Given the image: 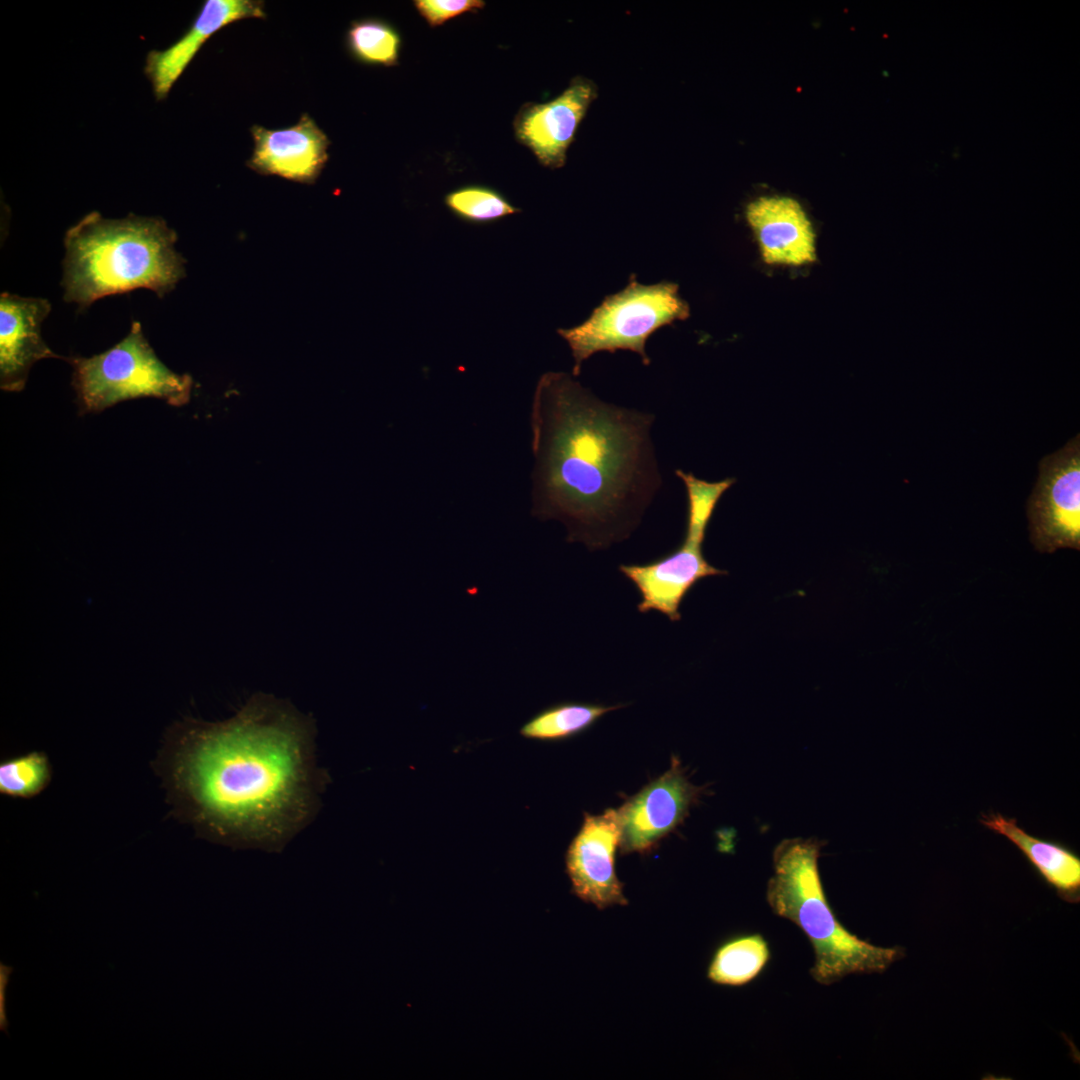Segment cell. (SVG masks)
<instances>
[{
	"label": "cell",
	"mask_w": 1080,
	"mask_h": 1080,
	"mask_svg": "<svg viewBox=\"0 0 1080 1080\" xmlns=\"http://www.w3.org/2000/svg\"><path fill=\"white\" fill-rule=\"evenodd\" d=\"M51 779V767L42 752H30L0 764V793L31 798L42 792Z\"/></svg>",
	"instance_id": "44dd1931"
},
{
	"label": "cell",
	"mask_w": 1080,
	"mask_h": 1080,
	"mask_svg": "<svg viewBox=\"0 0 1080 1080\" xmlns=\"http://www.w3.org/2000/svg\"><path fill=\"white\" fill-rule=\"evenodd\" d=\"M445 204L458 218L473 224H486L520 212L497 190L482 186L459 187L445 196Z\"/></svg>",
	"instance_id": "ffe728a7"
},
{
	"label": "cell",
	"mask_w": 1080,
	"mask_h": 1080,
	"mask_svg": "<svg viewBox=\"0 0 1080 1080\" xmlns=\"http://www.w3.org/2000/svg\"><path fill=\"white\" fill-rule=\"evenodd\" d=\"M703 787L692 784L680 762L673 757L670 768L616 810L622 853H648L678 827L695 805Z\"/></svg>",
	"instance_id": "ba28073f"
},
{
	"label": "cell",
	"mask_w": 1080,
	"mask_h": 1080,
	"mask_svg": "<svg viewBox=\"0 0 1080 1080\" xmlns=\"http://www.w3.org/2000/svg\"><path fill=\"white\" fill-rule=\"evenodd\" d=\"M1027 500L1030 541L1041 553L1080 549V436L1039 462Z\"/></svg>",
	"instance_id": "52a82bcc"
},
{
	"label": "cell",
	"mask_w": 1080,
	"mask_h": 1080,
	"mask_svg": "<svg viewBox=\"0 0 1080 1080\" xmlns=\"http://www.w3.org/2000/svg\"><path fill=\"white\" fill-rule=\"evenodd\" d=\"M345 43L350 55L361 63L384 66L398 63L400 35L382 19L353 21L346 32Z\"/></svg>",
	"instance_id": "d6986e66"
},
{
	"label": "cell",
	"mask_w": 1080,
	"mask_h": 1080,
	"mask_svg": "<svg viewBox=\"0 0 1080 1080\" xmlns=\"http://www.w3.org/2000/svg\"><path fill=\"white\" fill-rule=\"evenodd\" d=\"M705 536L686 530L682 543L670 553L644 564H621L619 571L638 590L640 613L657 611L670 621L681 620V604L703 578L725 575L707 562L702 552Z\"/></svg>",
	"instance_id": "30bf717a"
},
{
	"label": "cell",
	"mask_w": 1080,
	"mask_h": 1080,
	"mask_svg": "<svg viewBox=\"0 0 1080 1080\" xmlns=\"http://www.w3.org/2000/svg\"><path fill=\"white\" fill-rule=\"evenodd\" d=\"M265 17L264 1H205L190 28L176 42L164 50L148 53L145 74L152 84L156 99L167 97L175 82L213 34L237 21Z\"/></svg>",
	"instance_id": "5bb4252c"
},
{
	"label": "cell",
	"mask_w": 1080,
	"mask_h": 1080,
	"mask_svg": "<svg viewBox=\"0 0 1080 1080\" xmlns=\"http://www.w3.org/2000/svg\"><path fill=\"white\" fill-rule=\"evenodd\" d=\"M770 958L768 942L761 934L738 935L717 947L707 968V978L717 985L744 986L762 973Z\"/></svg>",
	"instance_id": "e0dca14e"
},
{
	"label": "cell",
	"mask_w": 1080,
	"mask_h": 1080,
	"mask_svg": "<svg viewBox=\"0 0 1080 1080\" xmlns=\"http://www.w3.org/2000/svg\"><path fill=\"white\" fill-rule=\"evenodd\" d=\"M690 315L689 305L679 295L676 283L662 281L644 285L631 276L627 286L607 296L582 324L558 329L574 358L573 375L582 362L600 351L630 350L650 364L645 345L659 328Z\"/></svg>",
	"instance_id": "5b68a950"
},
{
	"label": "cell",
	"mask_w": 1080,
	"mask_h": 1080,
	"mask_svg": "<svg viewBox=\"0 0 1080 1080\" xmlns=\"http://www.w3.org/2000/svg\"><path fill=\"white\" fill-rule=\"evenodd\" d=\"M619 839L616 810L607 809L601 815L586 813L566 852V872L572 893L598 909L628 903L615 871Z\"/></svg>",
	"instance_id": "9c48e42d"
},
{
	"label": "cell",
	"mask_w": 1080,
	"mask_h": 1080,
	"mask_svg": "<svg viewBox=\"0 0 1080 1080\" xmlns=\"http://www.w3.org/2000/svg\"><path fill=\"white\" fill-rule=\"evenodd\" d=\"M314 737L310 716L263 693L225 721L179 723L166 749L173 800L217 841L279 850L314 817L326 784Z\"/></svg>",
	"instance_id": "6da1fadb"
},
{
	"label": "cell",
	"mask_w": 1080,
	"mask_h": 1080,
	"mask_svg": "<svg viewBox=\"0 0 1080 1080\" xmlns=\"http://www.w3.org/2000/svg\"><path fill=\"white\" fill-rule=\"evenodd\" d=\"M823 842L784 839L773 851L766 901L772 912L795 924L814 952L810 975L829 986L853 974L882 973L903 957L898 947L865 941L837 919L823 889L818 860Z\"/></svg>",
	"instance_id": "277c9868"
},
{
	"label": "cell",
	"mask_w": 1080,
	"mask_h": 1080,
	"mask_svg": "<svg viewBox=\"0 0 1080 1080\" xmlns=\"http://www.w3.org/2000/svg\"><path fill=\"white\" fill-rule=\"evenodd\" d=\"M419 14L427 23L436 27L466 12H477L485 6L481 0H416Z\"/></svg>",
	"instance_id": "7402d4cb"
},
{
	"label": "cell",
	"mask_w": 1080,
	"mask_h": 1080,
	"mask_svg": "<svg viewBox=\"0 0 1080 1080\" xmlns=\"http://www.w3.org/2000/svg\"><path fill=\"white\" fill-rule=\"evenodd\" d=\"M176 232L159 217L106 219L93 211L65 234L64 300L85 308L96 300L146 288L159 297L185 276Z\"/></svg>",
	"instance_id": "3957f363"
},
{
	"label": "cell",
	"mask_w": 1080,
	"mask_h": 1080,
	"mask_svg": "<svg viewBox=\"0 0 1080 1080\" xmlns=\"http://www.w3.org/2000/svg\"><path fill=\"white\" fill-rule=\"evenodd\" d=\"M51 311L48 300L3 292L0 296V386L18 392L25 387L31 366L60 356L41 337V324ZM61 358V357H60Z\"/></svg>",
	"instance_id": "9a60e30c"
},
{
	"label": "cell",
	"mask_w": 1080,
	"mask_h": 1080,
	"mask_svg": "<svg viewBox=\"0 0 1080 1080\" xmlns=\"http://www.w3.org/2000/svg\"><path fill=\"white\" fill-rule=\"evenodd\" d=\"M746 220L768 265L814 263L816 235L801 204L787 196H762L746 207Z\"/></svg>",
	"instance_id": "4fadbf2b"
},
{
	"label": "cell",
	"mask_w": 1080,
	"mask_h": 1080,
	"mask_svg": "<svg viewBox=\"0 0 1080 1080\" xmlns=\"http://www.w3.org/2000/svg\"><path fill=\"white\" fill-rule=\"evenodd\" d=\"M980 822L989 830L1006 837L1024 855L1035 872L1069 902L1080 900V858L1059 841L1032 836L1015 818L1000 813L982 815Z\"/></svg>",
	"instance_id": "2e32d148"
},
{
	"label": "cell",
	"mask_w": 1080,
	"mask_h": 1080,
	"mask_svg": "<svg viewBox=\"0 0 1080 1080\" xmlns=\"http://www.w3.org/2000/svg\"><path fill=\"white\" fill-rule=\"evenodd\" d=\"M619 705L561 702L548 706L520 728V735L538 741H560L579 735L595 725L605 714L622 708Z\"/></svg>",
	"instance_id": "ac0fdd59"
},
{
	"label": "cell",
	"mask_w": 1080,
	"mask_h": 1080,
	"mask_svg": "<svg viewBox=\"0 0 1080 1080\" xmlns=\"http://www.w3.org/2000/svg\"><path fill=\"white\" fill-rule=\"evenodd\" d=\"M597 95L598 88L591 79L576 76L551 101L524 104L513 122L516 139L533 152L541 165L552 169L562 167L578 127Z\"/></svg>",
	"instance_id": "8fae6325"
},
{
	"label": "cell",
	"mask_w": 1080,
	"mask_h": 1080,
	"mask_svg": "<svg viewBox=\"0 0 1080 1080\" xmlns=\"http://www.w3.org/2000/svg\"><path fill=\"white\" fill-rule=\"evenodd\" d=\"M250 132L254 148L246 165L256 173L311 184L328 161L330 140L307 113L290 127L267 129L255 124Z\"/></svg>",
	"instance_id": "7c38bea8"
},
{
	"label": "cell",
	"mask_w": 1080,
	"mask_h": 1080,
	"mask_svg": "<svg viewBox=\"0 0 1080 1080\" xmlns=\"http://www.w3.org/2000/svg\"><path fill=\"white\" fill-rule=\"evenodd\" d=\"M72 385L82 412H99L121 401L156 397L172 405L185 403L191 378L169 370L146 340L141 324L103 353L74 357Z\"/></svg>",
	"instance_id": "8992f818"
},
{
	"label": "cell",
	"mask_w": 1080,
	"mask_h": 1080,
	"mask_svg": "<svg viewBox=\"0 0 1080 1080\" xmlns=\"http://www.w3.org/2000/svg\"><path fill=\"white\" fill-rule=\"evenodd\" d=\"M653 417L607 404L564 372L543 374L532 410V514L568 541L600 549L625 538L659 485Z\"/></svg>",
	"instance_id": "7a4b0ae2"
}]
</instances>
